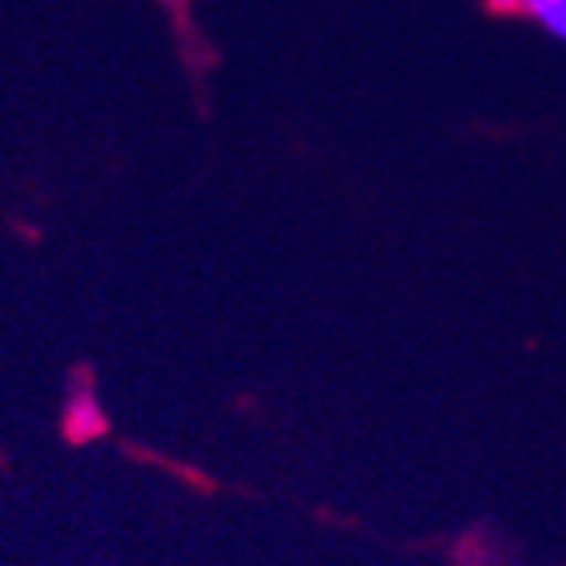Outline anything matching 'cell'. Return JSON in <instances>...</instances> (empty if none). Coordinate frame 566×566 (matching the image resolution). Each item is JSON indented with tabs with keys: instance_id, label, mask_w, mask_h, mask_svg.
Masks as SVG:
<instances>
[{
	"instance_id": "obj_1",
	"label": "cell",
	"mask_w": 566,
	"mask_h": 566,
	"mask_svg": "<svg viewBox=\"0 0 566 566\" xmlns=\"http://www.w3.org/2000/svg\"><path fill=\"white\" fill-rule=\"evenodd\" d=\"M495 4H507V9L523 12V17L535 20L547 36L566 44V0H495Z\"/></svg>"
}]
</instances>
